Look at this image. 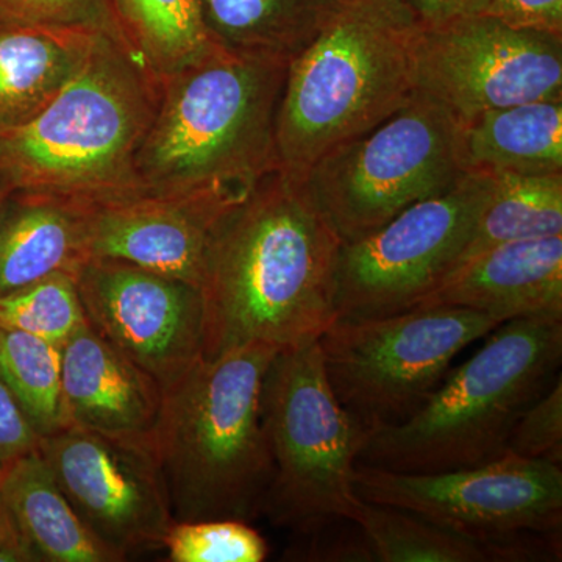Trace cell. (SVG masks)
Returning a JSON list of instances; mask_svg holds the SVG:
<instances>
[{
    "label": "cell",
    "mask_w": 562,
    "mask_h": 562,
    "mask_svg": "<svg viewBox=\"0 0 562 562\" xmlns=\"http://www.w3.org/2000/svg\"><path fill=\"white\" fill-rule=\"evenodd\" d=\"M342 243L302 181L279 169L228 210L201 281L203 358L246 346L295 349L338 319Z\"/></svg>",
    "instance_id": "6da1fadb"
},
{
    "label": "cell",
    "mask_w": 562,
    "mask_h": 562,
    "mask_svg": "<svg viewBox=\"0 0 562 562\" xmlns=\"http://www.w3.org/2000/svg\"><path fill=\"white\" fill-rule=\"evenodd\" d=\"M290 61L211 44L160 83L135 160L138 191L241 201L277 165Z\"/></svg>",
    "instance_id": "7a4b0ae2"
},
{
    "label": "cell",
    "mask_w": 562,
    "mask_h": 562,
    "mask_svg": "<svg viewBox=\"0 0 562 562\" xmlns=\"http://www.w3.org/2000/svg\"><path fill=\"white\" fill-rule=\"evenodd\" d=\"M277 351L202 358L166 387L154 447L176 522L261 516L272 479L262 384Z\"/></svg>",
    "instance_id": "3957f363"
},
{
    "label": "cell",
    "mask_w": 562,
    "mask_h": 562,
    "mask_svg": "<svg viewBox=\"0 0 562 562\" xmlns=\"http://www.w3.org/2000/svg\"><path fill=\"white\" fill-rule=\"evenodd\" d=\"M160 83L121 40L101 35L40 114L0 133V177L11 190L103 201L138 192L135 160Z\"/></svg>",
    "instance_id": "277c9868"
},
{
    "label": "cell",
    "mask_w": 562,
    "mask_h": 562,
    "mask_svg": "<svg viewBox=\"0 0 562 562\" xmlns=\"http://www.w3.org/2000/svg\"><path fill=\"white\" fill-rule=\"evenodd\" d=\"M494 331L408 420L368 432L358 464L436 473L502 457L525 409L561 375L562 314L516 317Z\"/></svg>",
    "instance_id": "5b68a950"
},
{
    "label": "cell",
    "mask_w": 562,
    "mask_h": 562,
    "mask_svg": "<svg viewBox=\"0 0 562 562\" xmlns=\"http://www.w3.org/2000/svg\"><path fill=\"white\" fill-rule=\"evenodd\" d=\"M417 27L402 0H342L288 66L276 131L280 172L302 181L324 155L408 101Z\"/></svg>",
    "instance_id": "8992f818"
},
{
    "label": "cell",
    "mask_w": 562,
    "mask_h": 562,
    "mask_svg": "<svg viewBox=\"0 0 562 562\" xmlns=\"http://www.w3.org/2000/svg\"><path fill=\"white\" fill-rule=\"evenodd\" d=\"M262 425L272 479L261 516L303 535L355 522L366 431L336 398L319 341L277 351L262 384Z\"/></svg>",
    "instance_id": "52a82bcc"
},
{
    "label": "cell",
    "mask_w": 562,
    "mask_h": 562,
    "mask_svg": "<svg viewBox=\"0 0 562 562\" xmlns=\"http://www.w3.org/2000/svg\"><path fill=\"white\" fill-rule=\"evenodd\" d=\"M465 172L462 121L413 91L390 117L314 162L302 183L341 243L349 244L449 190Z\"/></svg>",
    "instance_id": "ba28073f"
},
{
    "label": "cell",
    "mask_w": 562,
    "mask_h": 562,
    "mask_svg": "<svg viewBox=\"0 0 562 562\" xmlns=\"http://www.w3.org/2000/svg\"><path fill=\"white\" fill-rule=\"evenodd\" d=\"M498 325L487 314L443 305L336 321L321 336L322 360L336 398L368 435L408 420L458 355Z\"/></svg>",
    "instance_id": "9c48e42d"
},
{
    "label": "cell",
    "mask_w": 562,
    "mask_h": 562,
    "mask_svg": "<svg viewBox=\"0 0 562 562\" xmlns=\"http://www.w3.org/2000/svg\"><path fill=\"white\" fill-rule=\"evenodd\" d=\"M494 188L495 173L468 171L449 190L414 203L371 235L342 244L336 321L416 308L461 265Z\"/></svg>",
    "instance_id": "30bf717a"
},
{
    "label": "cell",
    "mask_w": 562,
    "mask_h": 562,
    "mask_svg": "<svg viewBox=\"0 0 562 562\" xmlns=\"http://www.w3.org/2000/svg\"><path fill=\"white\" fill-rule=\"evenodd\" d=\"M355 491L362 501L419 514L486 541L557 536L562 527L561 465L508 453L475 468L436 473L357 464Z\"/></svg>",
    "instance_id": "8fae6325"
},
{
    "label": "cell",
    "mask_w": 562,
    "mask_h": 562,
    "mask_svg": "<svg viewBox=\"0 0 562 562\" xmlns=\"http://www.w3.org/2000/svg\"><path fill=\"white\" fill-rule=\"evenodd\" d=\"M412 81L413 91L462 122L520 103L562 101V36L516 31L487 14L419 25Z\"/></svg>",
    "instance_id": "7c38bea8"
},
{
    "label": "cell",
    "mask_w": 562,
    "mask_h": 562,
    "mask_svg": "<svg viewBox=\"0 0 562 562\" xmlns=\"http://www.w3.org/2000/svg\"><path fill=\"white\" fill-rule=\"evenodd\" d=\"M38 452L95 539L127 561L162 549L176 522L154 447L65 427Z\"/></svg>",
    "instance_id": "4fadbf2b"
},
{
    "label": "cell",
    "mask_w": 562,
    "mask_h": 562,
    "mask_svg": "<svg viewBox=\"0 0 562 562\" xmlns=\"http://www.w3.org/2000/svg\"><path fill=\"white\" fill-rule=\"evenodd\" d=\"M74 281L92 330L154 376L162 390L202 360L201 288L105 258H87Z\"/></svg>",
    "instance_id": "5bb4252c"
},
{
    "label": "cell",
    "mask_w": 562,
    "mask_h": 562,
    "mask_svg": "<svg viewBox=\"0 0 562 562\" xmlns=\"http://www.w3.org/2000/svg\"><path fill=\"white\" fill-rule=\"evenodd\" d=\"M238 202L220 195L140 191L91 201L88 258L128 262L201 288L214 235Z\"/></svg>",
    "instance_id": "9a60e30c"
},
{
    "label": "cell",
    "mask_w": 562,
    "mask_h": 562,
    "mask_svg": "<svg viewBox=\"0 0 562 562\" xmlns=\"http://www.w3.org/2000/svg\"><path fill=\"white\" fill-rule=\"evenodd\" d=\"M61 391L66 427L154 447L165 390L87 321L61 344Z\"/></svg>",
    "instance_id": "2e32d148"
},
{
    "label": "cell",
    "mask_w": 562,
    "mask_h": 562,
    "mask_svg": "<svg viewBox=\"0 0 562 562\" xmlns=\"http://www.w3.org/2000/svg\"><path fill=\"white\" fill-rule=\"evenodd\" d=\"M457 306L508 322L562 314V235L491 247L458 266L417 306Z\"/></svg>",
    "instance_id": "e0dca14e"
},
{
    "label": "cell",
    "mask_w": 562,
    "mask_h": 562,
    "mask_svg": "<svg viewBox=\"0 0 562 562\" xmlns=\"http://www.w3.org/2000/svg\"><path fill=\"white\" fill-rule=\"evenodd\" d=\"M88 199L11 190L0 206V294L70 273L87 260Z\"/></svg>",
    "instance_id": "ac0fdd59"
},
{
    "label": "cell",
    "mask_w": 562,
    "mask_h": 562,
    "mask_svg": "<svg viewBox=\"0 0 562 562\" xmlns=\"http://www.w3.org/2000/svg\"><path fill=\"white\" fill-rule=\"evenodd\" d=\"M101 35L0 16V133L27 124L46 109Z\"/></svg>",
    "instance_id": "d6986e66"
},
{
    "label": "cell",
    "mask_w": 562,
    "mask_h": 562,
    "mask_svg": "<svg viewBox=\"0 0 562 562\" xmlns=\"http://www.w3.org/2000/svg\"><path fill=\"white\" fill-rule=\"evenodd\" d=\"M0 495L35 561H122L81 522L38 449L0 469Z\"/></svg>",
    "instance_id": "ffe728a7"
},
{
    "label": "cell",
    "mask_w": 562,
    "mask_h": 562,
    "mask_svg": "<svg viewBox=\"0 0 562 562\" xmlns=\"http://www.w3.org/2000/svg\"><path fill=\"white\" fill-rule=\"evenodd\" d=\"M353 524L360 527L371 561L505 562L546 557L525 536L505 541L471 538L419 514L366 501Z\"/></svg>",
    "instance_id": "44dd1931"
},
{
    "label": "cell",
    "mask_w": 562,
    "mask_h": 562,
    "mask_svg": "<svg viewBox=\"0 0 562 562\" xmlns=\"http://www.w3.org/2000/svg\"><path fill=\"white\" fill-rule=\"evenodd\" d=\"M468 171L562 172V101L491 110L462 122Z\"/></svg>",
    "instance_id": "7402d4cb"
},
{
    "label": "cell",
    "mask_w": 562,
    "mask_h": 562,
    "mask_svg": "<svg viewBox=\"0 0 562 562\" xmlns=\"http://www.w3.org/2000/svg\"><path fill=\"white\" fill-rule=\"evenodd\" d=\"M211 43L291 61L331 21L342 0H201Z\"/></svg>",
    "instance_id": "603a6c76"
},
{
    "label": "cell",
    "mask_w": 562,
    "mask_h": 562,
    "mask_svg": "<svg viewBox=\"0 0 562 562\" xmlns=\"http://www.w3.org/2000/svg\"><path fill=\"white\" fill-rule=\"evenodd\" d=\"M125 46L166 79L209 49L201 0H111Z\"/></svg>",
    "instance_id": "cb8c5ba5"
},
{
    "label": "cell",
    "mask_w": 562,
    "mask_h": 562,
    "mask_svg": "<svg viewBox=\"0 0 562 562\" xmlns=\"http://www.w3.org/2000/svg\"><path fill=\"white\" fill-rule=\"evenodd\" d=\"M557 235H562V172H498L462 261L501 244Z\"/></svg>",
    "instance_id": "d4e9b609"
},
{
    "label": "cell",
    "mask_w": 562,
    "mask_h": 562,
    "mask_svg": "<svg viewBox=\"0 0 562 562\" xmlns=\"http://www.w3.org/2000/svg\"><path fill=\"white\" fill-rule=\"evenodd\" d=\"M0 375L40 439L66 427L61 346L0 328Z\"/></svg>",
    "instance_id": "484cf974"
},
{
    "label": "cell",
    "mask_w": 562,
    "mask_h": 562,
    "mask_svg": "<svg viewBox=\"0 0 562 562\" xmlns=\"http://www.w3.org/2000/svg\"><path fill=\"white\" fill-rule=\"evenodd\" d=\"M85 319L76 281L55 273L20 290L0 294V328L38 336L61 346Z\"/></svg>",
    "instance_id": "4316f807"
},
{
    "label": "cell",
    "mask_w": 562,
    "mask_h": 562,
    "mask_svg": "<svg viewBox=\"0 0 562 562\" xmlns=\"http://www.w3.org/2000/svg\"><path fill=\"white\" fill-rule=\"evenodd\" d=\"M162 549L172 562H261L269 554L260 532L235 519L173 522Z\"/></svg>",
    "instance_id": "83f0119b"
},
{
    "label": "cell",
    "mask_w": 562,
    "mask_h": 562,
    "mask_svg": "<svg viewBox=\"0 0 562 562\" xmlns=\"http://www.w3.org/2000/svg\"><path fill=\"white\" fill-rule=\"evenodd\" d=\"M0 16L47 27L103 33L122 41L111 0H0Z\"/></svg>",
    "instance_id": "f1b7e54d"
},
{
    "label": "cell",
    "mask_w": 562,
    "mask_h": 562,
    "mask_svg": "<svg viewBox=\"0 0 562 562\" xmlns=\"http://www.w3.org/2000/svg\"><path fill=\"white\" fill-rule=\"evenodd\" d=\"M505 453L525 460L562 461V382L554 380L538 401L531 403L514 425Z\"/></svg>",
    "instance_id": "f546056e"
},
{
    "label": "cell",
    "mask_w": 562,
    "mask_h": 562,
    "mask_svg": "<svg viewBox=\"0 0 562 562\" xmlns=\"http://www.w3.org/2000/svg\"><path fill=\"white\" fill-rule=\"evenodd\" d=\"M483 14L516 31L562 36V0H491Z\"/></svg>",
    "instance_id": "4dcf8cb0"
},
{
    "label": "cell",
    "mask_w": 562,
    "mask_h": 562,
    "mask_svg": "<svg viewBox=\"0 0 562 562\" xmlns=\"http://www.w3.org/2000/svg\"><path fill=\"white\" fill-rule=\"evenodd\" d=\"M40 436L0 375V469L38 449Z\"/></svg>",
    "instance_id": "1f68e13d"
},
{
    "label": "cell",
    "mask_w": 562,
    "mask_h": 562,
    "mask_svg": "<svg viewBox=\"0 0 562 562\" xmlns=\"http://www.w3.org/2000/svg\"><path fill=\"white\" fill-rule=\"evenodd\" d=\"M491 0H402L420 27H438L450 22L479 16Z\"/></svg>",
    "instance_id": "d6a6232c"
},
{
    "label": "cell",
    "mask_w": 562,
    "mask_h": 562,
    "mask_svg": "<svg viewBox=\"0 0 562 562\" xmlns=\"http://www.w3.org/2000/svg\"><path fill=\"white\" fill-rule=\"evenodd\" d=\"M18 539H21L20 535H18L13 520H11L9 509H7L2 495H0V547L18 541Z\"/></svg>",
    "instance_id": "836d02e7"
},
{
    "label": "cell",
    "mask_w": 562,
    "mask_h": 562,
    "mask_svg": "<svg viewBox=\"0 0 562 562\" xmlns=\"http://www.w3.org/2000/svg\"><path fill=\"white\" fill-rule=\"evenodd\" d=\"M11 187L7 183L5 180L0 177V206H2L3 201H5L7 195L10 194Z\"/></svg>",
    "instance_id": "e575fe53"
}]
</instances>
